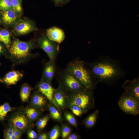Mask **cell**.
<instances>
[{"label":"cell","instance_id":"6da1fadb","mask_svg":"<svg viewBox=\"0 0 139 139\" xmlns=\"http://www.w3.org/2000/svg\"><path fill=\"white\" fill-rule=\"evenodd\" d=\"M55 76L59 83V87L66 94L87 89L66 68H57Z\"/></svg>","mask_w":139,"mask_h":139},{"label":"cell","instance_id":"7a4b0ae2","mask_svg":"<svg viewBox=\"0 0 139 139\" xmlns=\"http://www.w3.org/2000/svg\"><path fill=\"white\" fill-rule=\"evenodd\" d=\"M66 69L86 89L91 90L93 88L92 74L84 62L75 59L68 63Z\"/></svg>","mask_w":139,"mask_h":139},{"label":"cell","instance_id":"3957f363","mask_svg":"<svg viewBox=\"0 0 139 139\" xmlns=\"http://www.w3.org/2000/svg\"><path fill=\"white\" fill-rule=\"evenodd\" d=\"M91 90H84L67 95V103L70 105H76L80 107L84 113L94 106V99Z\"/></svg>","mask_w":139,"mask_h":139},{"label":"cell","instance_id":"277c9868","mask_svg":"<svg viewBox=\"0 0 139 139\" xmlns=\"http://www.w3.org/2000/svg\"><path fill=\"white\" fill-rule=\"evenodd\" d=\"M92 74L102 80H108L114 78L118 75L119 72L113 64L109 62H102L87 64Z\"/></svg>","mask_w":139,"mask_h":139},{"label":"cell","instance_id":"5b68a950","mask_svg":"<svg viewBox=\"0 0 139 139\" xmlns=\"http://www.w3.org/2000/svg\"><path fill=\"white\" fill-rule=\"evenodd\" d=\"M34 46L33 42H25L18 39L13 42L9 49L12 58L18 62L26 60L31 56V51Z\"/></svg>","mask_w":139,"mask_h":139},{"label":"cell","instance_id":"8992f818","mask_svg":"<svg viewBox=\"0 0 139 139\" xmlns=\"http://www.w3.org/2000/svg\"><path fill=\"white\" fill-rule=\"evenodd\" d=\"M119 105L127 114L135 115L139 113V100L124 93L120 99Z\"/></svg>","mask_w":139,"mask_h":139},{"label":"cell","instance_id":"52a82bcc","mask_svg":"<svg viewBox=\"0 0 139 139\" xmlns=\"http://www.w3.org/2000/svg\"><path fill=\"white\" fill-rule=\"evenodd\" d=\"M56 42L46 37L40 38L38 40V45L40 48L47 54L50 61L54 62L59 50V45Z\"/></svg>","mask_w":139,"mask_h":139},{"label":"cell","instance_id":"ba28073f","mask_svg":"<svg viewBox=\"0 0 139 139\" xmlns=\"http://www.w3.org/2000/svg\"><path fill=\"white\" fill-rule=\"evenodd\" d=\"M29 119L25 114L19 112L14 114L10 119L11 124L22 132L30 126Z\"/></svg>","mask_w":139,"mask_h":139},{"label":"cell","instance_id":"9c48e42d","mask_svg":"<svg viewBox=\"0 0 139 139\" xmlns=\"http://www.w3.org/2000/svg\"><path fill=\"white\" fill-rule=\"evenodd\" d=\"M54 89L51 84L41 80L38 85L39 91L58 110L59 109L53 97Z\"/></svg>","mask_w":139,"mask_h":139},{"label":"cell","instance_id":"30bf717a","mask_svg":"<svg viewBox=\"0 0 139 139\" xmlns=\"http://www.w3.org/2000/svg\"><path fill=\"white\" fill-rule=\"evenodd\" d=\"M34 26L30 22L26 20H20L16 22L14 27V29L18 34L20 35L27 34L34 31Z\"/></svg>","mask_w":139,"mask_h":139},{"label":"cell","instance_id":"8fae6325","mask_svg":"<svg viewBox=\"0 0 139 139\" xmlns=\"http://www.w3.org/2000/svg\"><path fill=\"white\" fill-rule=\"evenodd\" d=\"M124 93L139 100V82L138 79L127 81L124 85Z\"/></svg>","mask_w":139,"mask_h":139},{"label":"cell","instance_id":"7c38bea8","mask_svg":"<svg viewBox=\"0 0 139 139\" xmlns=\"http://www.w3.org/2000/svg\"><path fill=\"white\" fill-rule=\"evenodd\" d=\"M47 37L50 40L59 44L64 40L65 35L62 30L56 27L50 28L46 31Z\"/></svg>","mask_w":139,"mask_h":139},{"label":"cell","instance_id":"4fadbf2b","mask_svg":"<svg viewBox=\"0 0 139 139\" xmlns=\"http://www.w3.org/2000/svg\"><path fill=\"white\" fill-rule=\"evenodd\" d=\"M56 68L55 62L50 61L47 63L44 67L41 80L51 84Z\"/></svg>","mask_w":139,"mask_h":139},{"label":"cell","instance_id":"5bb4252c","mask_svg":"<svg viewBox=\"0 0 139 139\" xmlns=\"http://www.w3.org/2000/svg\"><path fill=\"white\" fill-rule=\"evenodd\" d=\"M23 75L19 71H12L7 73L0 79L1 82L8 85L16 84L23 76Z\"/></svg>","mask_w":139,"mask_h":139},{"label":"cell","instance_id":"9a60e30c","mask_svg":"<svg viewBox=\"0 0 139 139\" xmlns=\"http://www.w3.org/2000/svg\"><path fill=\"white\" fill-rule=\"evenodd\" d=\"M53 97L59 108H64L65 107L67 103V94L59 87L57 89H54Z\"/></svg>","mask_w":139,"mask_h":139},{"label":"cell","instance_id":"2e32d148","mask_svg":"<svg viewBox=\"0 0 139 139\" xmlns=\"http://www.w3.org/2000/svg\"><path fill=\"white\" fill-rule=\"evenodd\" d=\"M22 134L21 131L11 124L4 131V137L6 139H20Z\"/></svg>","mask_w":139,"mask_h":139},{"label":"cell","instance_id":"e0dca14e","mask_svg":"<svg viewBox=\"0 0 139 139\" xmlns=\"http://www.w3.org/2000/svg\"><path fill=\"white\" fill-rule=\"evenodd\" d=\"M17 18L15 12L12 10L4 11L2 13V20L7 25H10L14 23Z\"/></svg>","mask_w":139,"mask_h":139},{"label":"cell","instance_id":"ac0fdd59","mask_svg":"<svg viewBox=\"0 0 139 139\" xmlns=\"http://www.w3.org/2000/svg\"><path fill=\"white\" fill-rule=\"evenodd\" d=\"M46 102L45 98L40 94L37 93L34 94L32 97V103L35 107L41 108L45 105Z\"/></svg>","mask_w":139,"mask_h":139},{"label":"cell","instance_id":"d6986e66","mask_svg":"<svg viewBox=\"0 0 139 139\" xmlns=\"http://www.w3.org/2000/svg\"><path fill=\"white\" fill-rule=\"evenodd\" d=\"M32 88L26 84L22 86L20 92L21 98L23 102H27L28 99Z\"/></svg>","mask_w":139,"mask_h":139},{"label":"cell","instance_id":"ffe728a7","mask_svg":"<svg viewBox=\"0 0 139 139\" xmlns=\"http://www.w3.org/2000/svg\"><path fill=\"white\" fill-rule=\"evenodd\" d=\"M99 113V111L96 110L86 118L84 121V124L86 127L90 128L94 125L96 121Z\"/></svg>","mask_w":139,"mask_h":139},{"label":"cell","instance_id":"44dd1931","mask_svg":"<svg viewBox=\"0 0 139 139\" xmlns=\"http://www.w3.org/2000/svg\"><path fill=\"white\" fill-rule=\"evenodd\" d=\"M0 41L4 43L7 48L10 44V35L9 31L6 30L0 31Z\"/></svg>","mask_w":139,"mask_h":139},{"label":"cell","instance_id":"7402d4cb","mask_svg":"<svg viewBox=\"0 0 139 139\" xmlns=\"http://www.w3.org/2000/svg\"><path fill=\"white\" fill-rule=\"evenodd\" d=\"M25 114L30 120H34L37 119L39 115L38 111L33 108H29L26 109Z\"/></svg>","mask_w":139,"mask_h":139},{"label":"cell","instance_id":"603a6c76","mask_svg":"<svg viewBox=\"0 0 139 139\" xmlns=\"http://www.w3.org/2000/svg\"><path fill=\"white\" fill-rule=\"evenodd\" d=\"M12 110V108L8 103L0 105V120H4L7 114Z\"/></svg>","mask_w":139,"mask_h":139},{"label":"cell","instance_id":"cb8c5ba5","mask_svg":"<svg viewBox=\"0 0 139 139\" xmlns=\"http://www.w3.org/2000/svg\"><path fill=\"white\" fill-rule=\"evenodd\" d=\"M49 110L51 116L53 119L59 121L62 120V118L61 115L55 108L52 106H50Z\"/></svg>","mask_w":139,"mask_h":139},{"label":"cell","instance_id":"d4e9b609","mask_svg":"<svg viewBox=\"0 0 139 139\" xmlns=\"http://www.w3.org/2000/svg\"><path fill=\"white\" fill-rule=\"evenodd\" d=\"M13 8V10L15 12L20 13L21 12V0H10Z\"/></svg>","mask_w":139,"mask_h":139},{"label":"cell","instance_id":"484cf974","mask_svg":"<svg viewBox=\"0 0 139 139\" xmlns=\"http://www.w3.org/2000/svg\"><path fill=\"white\" fill-rule=\"evenodd\" d=\"M49 120V117L47 116H45L39 119L36 123L38 129L40 130L43 129L46 126Z\"/></svg>","mask_w":139,"mask_h":139},{"label":"cell","instance_id":"4316f807","mask_svg":"<svg viewBox=\"0 0 139 139\" xmlns=\"http://www.w3.org/2000/svg\"><path fill=\"white\" fill-rule=\"evenodd\" d=\"M0 9L3 11L13 10L10 0H0Z\"/></svg>","mask_w":139,"mask_h":139},{"label":"cell","instance_id":"83f0119b","mask_svg":"<svg viewBox=\"0 0 139 139\" xmlns=\"http://www.w3.org/2000/svg\"><path fill=\"white\" fill-rule=\"evenodd\" d=\"M60 135V129L59 126L57 125L55 126L50 131L49 134L50 139H57Z\"/></svg>","mask_w":139,"mask_h":139},{"label":"cell","instance_id":"f1b7e54d","mask_svg":"<svg viewBox=\"0 0 139 139\" xmlns=\"http://www.w3.org/2000/svg\"><path fill=\"white\" fill-rule=\"evenodd\" d=\"M70 107L73 113L77 116H80L84 113L82 109L76 105H70Z\"/></svg>","mask_w":139,"mask_h":139},{"label":"cell","instance_id":"f546056e","mask_svg":"<svg viewBox=\"0 0 139 139\" xmlns=\"http://www.w3.org/2000/svg\"><path fill=\"white\" fill-rule=\"evenodd\" d=\"M65 116L67 121L73 126L76 127L77 126V122L74 116L71 114L66 112L65 113Z\"/></svg>","mask_w":139,"mask_h":139},{"label":"cell","instance_id":"4dcf8cb0","mask_svg":"<svg viewBox=\"0 0 139 139\" xmlns=\"http://www.w3.org/2000/svg\"><path fill=\"white\" fill-rule=\"evenodd\" d=\"M71 132L70 127L66 125H63L62 128V138H65L69 135Z\"/></svg>","mask_w":139,"mask_h":139},{"label":"cell","instance_id":"1f68e13d","mask_svg":"<svg viewBox=\"0 0 139 139\" xmlns=\"http://www.w3.org/2000/svg\"><path fill=\"white\" fill-rule=\"evenodd\" d=\"M28 136L30 139H35L37 137V135L36 132L33 130L29 131L28 133Z\"/></svg>","mask_w":139,"mask_h":139},{"label":"cell","instance_id":"d6a6232c","mask_svg":"<svg viewBox=\"0 0 139 139\" xmlns=\"http://www.w3.org/2000/svg\"><path fill=\"white\" fill-rule=\"evenodd\" d=\"M70 0H53L55 4L57 5H63L67 3Z\"/></svg>","mask_w":139,"mask_h":139},{"label":"cell","instance_id":"836d02e7","mask_svg":"<svg viewBox=\"0 0 139 139\" xmlns=\"http://www.w3.org/2000/svg\"><path fill=\"white\" fill-rule=\"evenodd\" d=\"M47 135L45 133H42L39 135L37 137L38 139H46L48 138Z\"/></svg>","mask_w":139,"mask_h":139},{"label":"cell","instance_id":"e575fe53","mask_svg":"<svg viewBox=\"0 0 139 139\" xmlns=\"http://www.w3.org/2000/svg\"><path fill=\"white\" fill-rule=\"evenodd\" d=\"M78 136L76 135L72 134L69 135L67 137V139H77L78 138Z\"/></svg>","mask_w":139,"mask_h":139},{"label":"cell","instance_id":"d590c367","mask_svg":"<svg viewBox=\"0 0 139 139\" xmlns=\"http://www.w3.org/2000/svg\"><path fill=\"white\" fill-rule=\"evenodd\" d=\"M4 51V48L3 45L0 43V55L3 54Z\"/></svg>","mask_w":139,"mask_h":139},{"label":"cell","instance_id":"8d00e7d4","mask_svg":"<svg viewBox=\"0 0 139 139\" xmlns=\"http://www.w3.org/2000/svg\"><path fill=\"white\" fill-rule=\"evenodd\" d=\"M1 63H0V65H1Z\"/></svg>","mask_w":139,"mask_h":139}]
</instances>
